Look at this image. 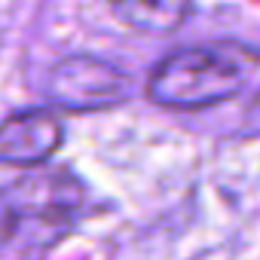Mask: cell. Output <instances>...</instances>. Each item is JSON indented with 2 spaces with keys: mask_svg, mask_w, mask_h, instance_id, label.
Here are the masks:
<instances>
[{
  "mask_svg": "<svg viewBox=\"0 0 260 260\" xmlns=\"http://www.w3.org/2000/svg\"><path fill=\"white\" fill-rule=\"evenodd\" d=\"M64 144V125L52 110H19L0 122V166L37 169Z\"/></svg>",
  "mask_w": 260,
  "mask_h": 260,
  "instance_id": "cell-4",
  "label": "cell"
},
{
  "mask_svg": "<svg viewBox=\"0 0 260 260\" xmlns=\"http://www.w3.org/2000/svg\"><path fill=\"white\" fill-rule=\"evenodd\" d=\"M110 13L138 34L166 37L184 28L193 16V0H107Z\"/></svg>",
  "mask_w": 260,
  "mask_h": 260,
  "instance_id": "cell-5",
  "label": "cell"
},
{
  "mask_svg": "<svg viewBox=\"0 0 260 260\" xmlns=\"http://www.w3.org/2000/svg\"><path fill=\"white\" fill-rule=\"evenodd\" d=\"M132 92L128 74L98 55L74 52L58 58L46 74V98L68 113H89L116 107Z\"/></svg>",
  "mask_w": 260,
  "mask_h": 260,
  "instance_id": "cell-3",
  "label": "cell"
},
{
  "mask_svg": "<svg viewBox=\"0 0 260 260\" xmlns=\"http://www.w3.org/2000/svg\"><path fill=\"white\" fill-rule=\"evenodd\" d=\"M260 74V49L245 43H202L169 52L147 77V98L169 110H202L245 92Z\"/></svg>",
  "mask_w": 260,
  "mask_h": 260,
  "instance_id": "cell-2",
  "label": "cell"
},
{
  "mask_svg": "<svg viewBox=\"0 0 260 260\" xmlns=\"http://www.w3.org/2000/svg\"><path fill=\"white\" fill-rule=\"evenodd\" d=\"M86 205L68 169H37L0 187V260H31L61 242Z\"/></svg>",
  "mask_w": 260,
  "mask_h": 260,
  "instance_id": "cell-1",
  "label": "cell"
}]
</instances>
